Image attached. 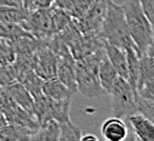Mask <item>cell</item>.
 <instances>
[{
  "instance_id": "cell-10",
  "label": "cell",
  "mask_w": 154,
  "mask_h": 141,
  "mask_svg": "<svg viewBox=\"0 0 154 141\" xmlns=\"http://www.w3.org/2000/svg\"><path fill=\"white\" fill-rule=\"evenodd\" d=\"M128 125L124 118L110 117L101 125V134L108 141H124L128 137Z\"/></svg>"
},
{
  "instance_id": "cell-20",
  "label": "cell",
  "mask_w": 154,
  "mask_h": 141,
  "mask_svg": "<svg viewBox=\"0 0 154 141\" xmlns=\"http://www.w3.org/2000/svg\"><path fill=\"white\" fill-rule=\"evenodd\" d=\"M24 37H33V35L26 30L21 23H9L0 22V38L6 40H16Z\"/></svg>"
},
{
  "instance_id": "cell-6",
  "label": "cell",
  "mask_w": 154,
  "mask_h": 141,
  "mask_svg": "<svg viewBox=\"0 0 154 141\" xmlns=\"http://www.w3.org/2000/svg\"><path fill=\"white\" fill-rule=\"evenodd\" d=\"M109 0H95L88 11L79 18H74L79 30L83 34L100 33L104 20Z\"/></svg>"
},
{
  "instance_id": "cell-34",
  "label": "cell",
  "mask_w": 154,
  "mask_h": 141,
  "mask_svg": "<svg viewBox=\"0 0 154 141\" xmlns=\"http://www.w3.org/2000/svg\"><path fill=\"white\" fill-rule=\"evenodd\" d=\"M33 2L34 0H23V6L27 9V10H32V6H33Z\"/></svg>"
},
{
  "instance_id": "cell-29",
  "label": "cell",
  "mask_w": 154,
  "mask_h": 141,
  "mask_svg": "<svg viewBox=\"0 0 154 141\" xmlns=\"http://www.w3.org/2000/svg\"><path fill=\"white\" fill-rule=\"evenodd\" d=\"M75 3H76V0H55L54 5L57 6V8L63 9V10H67L68 12H70V10L75 5Z\"/></svg>"
},
{
  "instance_id": "cell-2",
  "label": "cell",
  "mask_w": 154,
  "mask_h": 141,
  "mask_svg": "<svg viewBox=\"0 0 154 141\" xmlns=\"http://www.w3.org/2000/svg\"><path fill=\"white\" fill-rule=\"evenodd\" d=\"M122 8L131 39L137 46L140 54L146 55V51L153 40L154 33L152 24L140 4V0H126Z\"/></svg>"
},
{
  "instance_id": "cell-27",
  "label": "cell",
  "mask_w": 154,
  "mask_h": 141,
  "mask_svg": "<svg viewBox=\"0 0 154 141\" xmlns=\"http://www.w3.org/2000/svg\"><path fill=\"white\" fill-rule=\"evenodd\" d=\"M142 97L144 100L154 101V80L153 82H147L138 86L137 89V97Z\"/></svg>"
},
{
  "instance_id": "cell-32",
  "label": "cell",
  "mask_w": 154,
  "mask_h": 141,
  "mask_svg": "<svg viewBox=\"0 0 154 141\" xmlns=\"http://www.w3.org/2000/svg\"><path fill=\"white\" fill-rule=\"evenodd\" d=\"M80 140H83V141H88V140L97 141L98 137H97L96 135H94V134H86V135H82V139H80Z\"/></svg>"
},
{
  "instance_id": "cell-25",
  "label": "cell",
  "mask_w": 154,
  "mask_h": 141,
  "mask_svg": "<svg viewBox=\"0 0 154 141\" xmlns=\"http://www.w3.org/2000/svg\"><path fill=\"white\" fill-rule=\"evenodd\" d=\"M136 103H137V112L143 114L154 124V101L144 100L138 96L136 99Z\"/></svg>"
},
{
  "instance_id": "cell-35",
  "label": "cell",
  "mask_w": 154,
  "mask_h": 141,
  "mask_svg": "<svg viewBox=\"0 0 154 141\" xmlns=\"http://www.w3.org/2000/svg\"><path fill=\"white\" fill-rule=\"evenodd\" d=\"M8 123L6 118H5V114L3 113V111H0V128H2L3 125H5Z\"/></svg>"
},
{
  "instance_id": "cell-36",
  "label": "cell",
  "mask_w": 154,
  "mask_h": 141,
  "mask_svg": "<svg viewBox=\"0 0 154 141\" xmlns=\"http://www.w3.org/2000/svg\"><path fill=\"white\" fill-rule=\"evenodd\" d=\"M153 60H154V57H153Z\"/></svg>"
},
{
  "instance_id": "cell-19",
  "label": "cell",
  "mask_w": 154,
  "mask_h": 141,
  "mask_svg": "<svg viewBox=\"0 0 154 141\" xmlns=\"http://www.w3.org/2000/svg\"><path fill=\"white\" fill-rule=\"evenodd\" d=\"M60 139V123L55 119L40 124L33 140L36 141H57Z\"/></svg>"
},
{
  "instance_id": "cell-30",
  "label": "cell",
  "mask_w": 154,
  "mask_h": 141,
  "mask_svg": "<svg viewBox=\"0 0 154 141\" xmlns=\"http://www.w3.org/2000/svg\"><path fill=\"white\" fill-rule=\"evenodd\" d=\"M54 2H55V0H34V2H33V6H32V10L50 8L51 5H54Z\"/></svg>"
},
{
  "instance_id": "cell-9",
  "label": "cell",
  "mask_w": 154,
  "mask_h": 141,
  "mask_svg": "<svg viewBox=\"0 0 154 141\" xmlns=\"http://www.w3.org/2000/svg\"><path fill=\"white\" fill-rule=\"evenodd\" d=\"M103 48L104 40L101 38L100 33L82 34L78 39L69 45L70 54L73 55L75 61H82Z\"/></svg>"
},
{
  "instance_id": "cell-23",
  "label": "cell",
  "mask_w": 154,
  "mask_h": 141,
  "mask_svg": "<svg viewBox=\"0 0 154 141\" xmlns=\"http://www.w3.org/2000/svg\"><path fill=\"white\" fill-rule=\"evenodd\" d=\"M82 129L74 125L70 121L60 123V139L58 141H73L82 139Z\"/></svg>"
},
{
  "instance_id": "cell-11",
  "label": "cell",
  "mask_w": 154,
  "mask_h": 141,
  "mask_svg": "<svg viewBox=\"0 0 154 141\" xmlns=\"http://www.w3.org/2000/svg\"><path fill=\"white\" fill-rule=\"evenodd\" d=\"M134 130L135 137L140 141H154V124L140 112L125 118Z\"/></svg>"
},
{
  "instance_id": "cell-4",
  "label": "cell",
  "mask_w": 154,
  "mask_h": 141,
  "mask_svg": "<svg viewBox=\"0 0 154 141\" xmlns=\"http://www.w3.org/2000/svg\"><path fill=\"white\" fill-rule=\"evenodd\" d=\"M70 101L72 100L57 101L49 99L45 95H40L34 97L32 112L35 116L39 125L50 119H55L58 123L67 122L70 121L69 118Z\"/></svg>"
},
{
  "instance_id": "cell-16",
  "label": "cell",
  "mask_w": 154,
  "mask_h": 141,
  "mask_svg": "<svg viewBox=\"0 0 154 141\" xmlns=\"http://www.w3.org/2000/svg\"><path fill=\"white\" fill-rule=\"evenodd\" d=\"M17 82H20V83L32 94L33 97H36V96L43 95V84H44V79H43L42 77L38 76L33 69L21 72V73L17 76Z\"/></svg>"
},
{
  "instance_id": "cell-15",
  "label": "cell",
  "mask_w": 154,
  "mask_h": 141,
  "mask_svg": "<svg viewBox=\"0 0 154 141\" xmlns=\"http://www.w3.org/2000/svg\"><path fill=\"white\" fill-rule=\"evenodd\" d=\"M6 90L9 91L10 96L12 97V100L20 106V107L27 110V111H32L33 107V101L34 97L32 96V94L20 83V82H14L12 84L5 86Z\"/></svg>"
},
{
  "instance_id": "cell-7",
  "label": "cell",
  "mask_w": 154,
  "mask_h": 141,
  "mask_svg": "<svg viewBox=\"0 0 154 141\" xmlns=\"http://www.w3.org/2000/svg\"><path fill=\"white\" fill-rule=\"evenodd\" d=\"M75 80L76 91L85 97H100L107 95V91L100 84L97 73L90 72L78 61L75 66Z\"/></svg>"
},
{
  "instance_id": "cell-33",
  "label": "cell",
  "mask_w": 154,
  "mask_h": 141,
  "mask_svg": "<svg viewBox=\"0 0 154 141\" xmlns=\"http://www.w3.org/2000/svg\"><path fill=\"white\" fill-rule=\"evenodd\" d=\"M146 55H148L150 57H154V37H153V40H152V43L149 44V46L146 51Z\"/></svg>"
},
{
  "instance_id": "cell-12",
  "label": "cell",
  "mask_w": 154,
  "mask_h": 141,
  "mask_svg": "<svg viewBox=\"0 0 154 141\" xmlns=\"http://www.w3.org/2000/svg\"><path fill=\"white\" fill-rule=\"evenodd\" d=\"M38 130L29 129L27 127L15 124V123H6L0 128V140L2 141H24V140H33L34 135Z\"/></svg>"
},
{
  "instance_id": "cell-13",
  "label": "cell",
  "mask_w": 154,
  "mask_h": 141,
  "mask_svg": "<svg viewBox=\"0 0 154 141\" xmlns=\"http://www.w3.org/2000/svg\"><path fill=\"white\" fill-rule=\"evenodd\" d=\"M104 51L113 64V67L117 70L118 76L125 78L128 80V58H126V51L122 48H118L115 45L108 44L104 42Z\"/></svg>"
},
{
  "instance_id": "cell-18",
  "label": "cell",
  "mask_w": 154,
  "mask_h": 141,
  "mask_svg": "<svg viewBox=\"0 0 154 141\" xmlns=\"http://www.w3.org/2000/svg\"><path fill=\"white\" fill-rule=\"evenodd\" d=\"M126 58H128V82L131 85L135 96L137 99V85L140 79V54L134 49H128Z\"/></svg>"
},
{
  "instance_id": "cell-21",
  "label": "cell",
  "mask_w": 154,
  "mask_h": 141,
  "mask_svg": "<svg viewBox=\"0 0 154 141\" xmlns=\"http://www.w3.org/2000/svg\"><path fill=\"white\" fill-rule=\"evenodd\" d=\"M29 10L16 6H0V22L22 23L27 20Z\"/></svg>"
},
{
  "instance_id": "cell-37",
  "label": "cell",
  "mask_w": 154,
  "mask_h": 141,
  "mask_svg": "<svg viewBox=\"0 0 154 141\" xmlns=\"http://www.w3.org/2000/svg\"><path fill=\"white\" fill-rule=\"evenodd\" d=\"M153 33H154V30H153Z\"/></svg>"
},
{
  "instance_id": "cell-24",
  "label": "cell",
  "mask_w": 154,
  "mask_h": 141,
  "mask_svg": "<svg viewBox=\"0 0 154 141\" xmlns=\"http://www.w3.org/2000/svg\"><path fill=\"white\" fill-rule=\"evenodd\" d=\"M16 58L15 48L12 40L0 38V66L11 64Z\"/></svg>"
},
{
  "instance_id": "cell-8",
  "label": "cell",
  "mask_w": 154,
  "mask_h": 141,
  "mask_svg": "<svg viewBox=\"0 0 154 141\" xmlns=\"http://www.w3.org/2000/svg\"><path fill=\"white\" fill-rule=\"evenodd\" d=\"M34 72L44 80L56 77L57 70V55L55 51L43 40L42 45L34 54Z\"/></svg>"
},
{
  "instance_id": "cell-5",
  "label": "cell",
  "mask_w": 154,
  "mask_h": 141,
  "mask_svg": "<svg viewBox=\"0 0 154 141\" xmlns=\"http://www.w3.org/2000/svg\"><path fill=\"white\" fill-rule=\"evenodd\" d=\"M21 24L36 39L46 40L55 35L51 21V6L46 9L30 10L27 20Z\"/></svg>"
},
{
  "instance_id": "cell-22",
  "label": "cell",
  "mask_w": 154,
  "mask_h": 141,
  "mask_svg": "<svg viewBox=\"0 0 154 141\" xmlns=\"http://www.w3.org/2000/svg\"><path fill=\"white\" fill-rule=\"evenodd\" d=\"M153 80H154V60L148 55H142L140 57V79H138L137 89L142 84Z\"/></svg>"
},
{
  "instance_id": "cell-28",
  "label": "cell",
  "mask_w": 154,
  "mask_h": 141,
  "mask_svg": "<svg viewBox=\"0 0 154 141\" xmlns=\"http://www.w3.org/2000/svg\"><path fill=\"white\" fill-rule=\"evenodd\" d=\"M140 4L154 30V0H140Z\"/></svg>"
},
{
  "instance_id": "cell-31",
  "label": "cell",
  "mask_w": 154,
  "mask_h": 141,
  "mask_svg": "<svg viewBox=\"0 0 154 141\" xmlns=\"http://www.w3.org/2000/svg\"><path fill=\"white\" fill-rule=\"evenodd\" d=\"M0 6L24 8V6H23V0H0Z\"/></svg>"
},
{
  "instance_id": "cell-1",
  "label": "cell",
  "mask_w": 154,
  "mask_h": 141,
  "mask_svg": "<svg viewBox=\"0 0 154 141\" xmlns=\"http://www.w3.org/2000/svg\"><path fill=\"white\" fill-rule=\"evenodd\" d=\"M100 35L108 44L115 45L124 50L134 49L135 51L140 54L137 46L135 45L134 40L130 37L123 8L118 4H115L113 0H109V3H108L107 12L102 22ZM140 56L142 55L140 54Z\"/></svg>"
},
{
  "instance_id": "cell-3",
  "label": "cell",
  "mask_w": 154,
  "mask_h": 141,
  "mask_svg": "<svg viewBox=\"0 0 154 141\" xmlns=\"http://www.w3.org/2000/svg\"><path fill=\"white\" fill-rule=\"evenodd\" d=\"M108 94L110 95L112 112L115 117L126 118L137 112L135 92L125 78L119 76Z\"/></svg>"
},
{
  "instance_id": "cell-17",
  "label": "cell",
  "mask_w": 154,
  "mask_h": 141,
  "mask_svg": "<svg viewBox=\"0 0 154 141\" xmlns=\"http://www.w3.org/2000/svg\"><path fill=\"white\" fill-rule=\"evenodd\" d=\"M97 76H98V80H100V84L102 85V88L107 91V94L110 91L113 84L115 83L117 78L119 77L115 68L113 67V64L110 63V61L108 60L107 55L103 56L101 63H100V67H98V72H97Z\"/></svg>"
},
{
  "instance_id": "cell-26",
  "label": "cell",
  "mask_w": 154,
  "mask_h": 141,
  "mask_svg": "<svg viewBox=\"0 0 154 141\" xmlns=\"http://www.w3.org/2000/svg\"><path fill=\"white\" fill-rule=\"evenodd\" d=\"M94 2L95 0H76L75 5L73 6L69 14L73 16V18H79L88 11V9L92 5Z\"/></svg>"
},
{
  "instance_id": "cell-14",
  "label": "cell",
  "mask_w": 154,
  "mask_h": 141,
  "mask_svg": "<svg viewBox=\"0 0 154 141\" xmlns=\"http://www.w3.org/2000/svg\"><path fill=\"white\" fill-rule=\"evenodd\" d=\"M43 95L52 100L62 101V100H72L74 94L57 77H54V78L44 80Z\"/></svg>"
}]
</instances>
